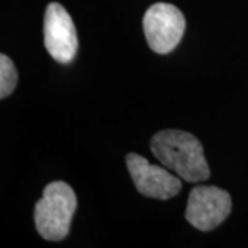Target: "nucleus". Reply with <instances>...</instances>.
Here are the masks:
<instances>
[{
    "label": "nucleus",
    "instance_id": "obj_1",
    "mask_svg": "<svg viewBox=\"0 0 248 248\" xmlns=\"http://www.w3.org/2000/svg\"><path fill=\"white\" fill-rule=\"evenodd\" d=\"M151 151L166 169L186 182H200L210 178L202 142L193 134L181 130H163L151 140Z\"/></svg>",
    "mask_w": 248,
    "mask_h": 248
},
{
    "label": "nucleus",
    "instance_id": "obj_2",
    "mask_svg": "<svg viewBox=\"0 0 248 248\" xmlns=\"http://www.w3.org/2000/svg\"><path fill=\"white\" fill-rule=\"evenodd\" d=\"M76 207V195L66 182L55 181L48 184L35 207V223L39 234L48 241L65 239L71 229Z\"/></svg>",
    "mask_w": 248,
    "mask_h": 248
},
{
    "label": "nucleus",
    "instance_id": "obj_3",
    "mask_svg": "<svg viewBox=\"0 0 248 248\" xmlns=\"http://www.w3.org/2000/svg\"><path fill=\"white\" fill-rule=\"evenodd\" d=\"M182 11L170 3H156L146 10L143 32L146 42L155 53H171L181 42L185 32Z\"/></svg>",
    "mask_w": 248,
    "mask_h": 248
},
{
    "label": "nucleus",
    "instance_id": "obj_4",
    "mask_svg": "<svg viewBox=\"0 0 248 248\" xmlns=\"http://www.w3.org/2000/svg\"><path fill=\"white\" fill-rule=\"evenodd\" d=\"M232 210L231 195L218 186L200 185L189 193L185 218L193 228L208 232L219 226Z\"/></svg>",
    "mask_w": 248,
    "mask_h": 248
},
{
    "label": "nucleus",
    "instance_id": "obj_5",
    "mask_svg": "<svg viewBox=\"0 0 248 248\" xmlns=\"http://www.w3.org/2000/svg\"><path fill=\"white\" fill-rule=\"evenodd\" d=\"M45 46L60 63H69L78 53L79 40L71 16L60 3H50L45 14Z\"/></svg>",
    "mask_w": 248,
    "mask_h": 248
},
{
    "label": "nucleus",
    "instance_id": "obj_6",
    "mask_svg": "<svg viewBox=\"0 0 248 248\" xmlns=\"http://www.w3.org/2000/svg\"><path fill=\"white\" fill-rule=\"evenodd\" d=\"M125 163L134 185L141 195L151 199L169 200L179 193L182 184L169 169L152 164L137 153H128L125 156Z\"/></svg>",
    "mask_w": 248,
    "mask_h": 248
},
{
    "label": "nucleus",
    "instance_id": "obj_7",
    "mask_svg": "<svg viewBox=\"0 0 248 248\" xmlns=\"http://www.w3.org/2000/svg\"><path fill=\"white\" fill-rule=\"evenodd\" d=\"M18 81V72L14 62L6 54L0 55V98L9 97Z\"/></svg>",
    "mask_w": 248,
    "mask_h": 248
}]
</instances>
